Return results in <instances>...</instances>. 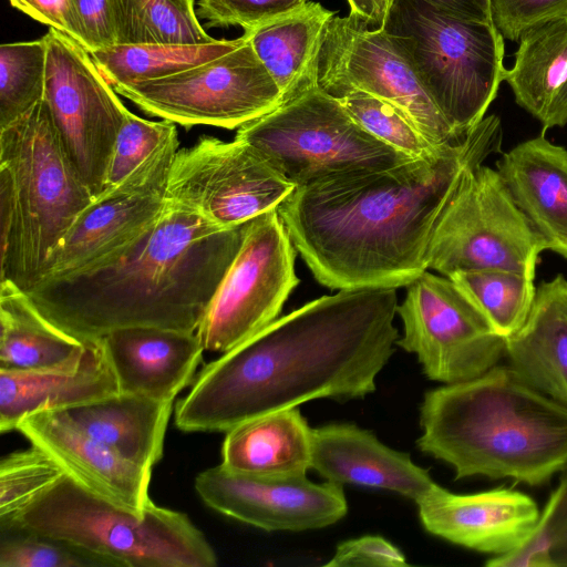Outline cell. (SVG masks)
I'll use <instances>...</instances> for the list:
<instances>
[{
	"label": "cell",
	"instance_id": "obj_44",
	"mask_svg": "<svg viewBox=\"0 0 567 567\" xmlns=\"http://www.w3.org/2000/svg\"><path fill=\"white\" fill-rule=\"evenodd\" d=\"M350 14L362 19L370 28L383 25L391 0H347Z\"/></svg>",
	"mask_w": 567,
	"mask_h": 567
},
{
	"label": "cell",
	"instance_id": "obj_3",
	"mask_svg": "<svg viewBox=\"0 0 567 567\" xmlns=\"http://www.w3.org/2000/svg\"><path fill=\"white\" fill-rule=\"evenodd\" d=\"M245 225L221 229L166 199L155 224L121 258L27 293L44 317L82 341L130 327L196 332Z\"/></svg>",
	"mask_w": 567,
	"mask_h": 567
},
{
	"label": "cell",
	"instance_id": "obj_41",
	"mask_svg": "<svg viewBox=\"0 0 567 567\" xmlns=\"http://www.w3.org/2000/svg\"><path fill=\"white\" fill-rule=\"evenodd\" d=\"M71 37L89 52L117 44L110 0H69Z\"/></svg>",
	"mask_w": 567,
	"mask_h": 567
},
{
	"label": "cell",
	"instance_id": "obj_14",
	"mask_svg": "<svg viewBox=\"0 0 567 567\" xmlns=\"http://www.w3.org/2000/svg\"><path fill=\"white\" fill-rule=\"evenodd\" d=\"M405 287L396 309L404 333L396 344L416 355L429 379L467 381L505 358V339L451 278L425 270Z\"/></svg>",
	"mask_w": 567,
	"mask_h": 567
},
{
	"label": "cell",
	"instance_id": "obj_37",
	"mask_svg": "<svg viewBox=\"0 0 567 567\" xmlns=\"http://www.w3.org/2000/svg\"><path fill=\"white\" fill-rule=\"evenodd\" d=\"M0 567H96V557L64 542L18 527L0 528Z\"/></svg>",
	"mask_w": 567,
	"mask_h": 567
},
{
	"label": "cell",
	"instance_id": "obj_4",
	"mask_svg": "<svg viewBox=\"0 0 567 567\" xmlns=\"http://www.w3.org/2000/svg\"><path fill=\"white\" fill-rule=\"evenodd\" d=\"M419 449L451 465L455 478L546 484L567 467V406L509 364L424 394Z\"/></svg>",
	"mask_w": 567,
	"mask_h": 567
},
{
	"label": "cell",
	"instance_id": "obj_20",
	"mask_svg": "<svg viewBox=\"0 0 567 567\" xmlns=\"http://www.w3.org/2000/svg\"><path fill=\"white\" fill-rule=\"evenodd\" d=\"M102 338L85 340L66 361L32 370L0 369V432L17 429L28 415L68 411L120 394Z\"/></svg>",
	"mask_w": 567,
	"mask_h": 567
},
{
	"label": "cell",
	"instance_id": "obj_28",
	"mask_svg": "<svg viewBox=\"0 0 567 567\" xmlns=\"http://www.w3.org/2000/svg\"><path fill=\"white\" fill-rule=\"evenodd\" d=\"M173 403L144 395H117L68 411L86 434L125 460L152 468L163 457Z\"/></svg>",
	"mask_w": 567,
	"mask_h": 567
},
{
	"label": "cell",
	"instance_id": "obj_32",
	"mask_svg": "<svg viewBox=\"0 0 567 567\" xmlns=\"http://www.w3.org/2000/svg\"><path fill=\"white\" fill-rule=\"evenodd\" d=\"M492 329L506 339L525 322L536 287L532 277L503 269L458 271L451 275Z\"/></svg>",
	"mask_w": 567,
	"mask_h": 567
},
{
	"label": "cell",
	"instance_id": "obj_18",
	"mask_svg": "<svg viewBox=\"0 0 567 567\" xmlns=\"http://www.w3.org/2000/svg\"><path fill=\"white\" fill-rule=\"evenodd\" d=\"M416 504L429 533L492 557L523 544L540 513L533 497L511 487L455 494L436 484Z\"/></svg>",
	"mask_w": 567,
	"mask_h": 567
},
{
	"label": "cell",
	"instance_id": "obj_25",
	"mask_svg": "<svg viewBox=\"0 0 567 567\" xmlns=\"http://www.w3.org/2000/svg\"><path fill=\"white\" fill-rule=\"evenodd\" d=\"M505 81L545 130L567 124V16L526 31Z\"/></svg>",
	"mask_w": 567,
	"mask_h": 567
},
{
	"label": "cell",
	"instance_id": "obj_43",
	"mask_svg": "<svg viewBox=\"0 0 567 567\" xmlns=\"http://www.w3.org/2000/svg\"><path fill=\"white\" fill-rule=\"evenodd\" d=\"M451 16L483 22H492L491 0H423Z\"/></svg>",
	"mask_w": 567,
	"mask_h": 567
},
{
	"label": "cell",
	"instance_id": "obj_7",
	"mask_svg": "<svg viewBox=\"0 0 567 567\" xmlns=\"http://www.w3.org/2000/svg\"><path fill=\"white\" fill-rule=\"evenodd\" d=\"M381 29L460 137L485 117L507 71L504 38L493 23L423 0H391Z\"/></svg>",
	"mask_w": 567,
	"mask_h": 567
},
{
	"label": "cell",
	"instance_id": "obj_35",
	"mask_svg": "<svg viewBox=\"0 0 567 567\" xmlns=\"http://www.w3.org/2000/svg\"><path fill=\"white\" fill-rule=\"evenodd\" d=\"M488 567L567 566V467L539 513L533 530L515 550L493 556Z\"/></svg>",
	"mask_w": 567,
	"mask_h": 567
},
{
	"label": "cell",
	"instance_id": "obj_12",
	"mask_svg": "<svg viewBox=\"0 0 567 567\" xmlns=\"http://www.w3.org/2000/svg\"><path fill=\"white\" fill-rule=\"evenodd\" d=\"M44 100L62 147L93 198L105 187L114 144L128 111L90 52L49 28Z\"/></svg>",
	"mask_w": 567,
	"mask_h": 567
},
{
	"label": "cell",
	"instance_id": "obj_17",
	"mask_svg": "<svg viewBox=\"0 0 567 567\" xmlns=\"http://www.w3.org/2000/svg\"><path fill=\"white\" fill-rule=\"evenodd\" d=\"M195 489L212 509L267 532L327 527L348 511L341 485L306 475H255L219 464L197 474Z\"/></svg>",
	"mask_w": 567,
	"mask_h": 567
},
{
	"label": "cell",
	"instance_id": "obj_9",
	"mask_svg": "<svg viewBox=\"0 0 567 567\" xmlns=\"http://www.w3.org/2000/svg\"><path fill=\"white\" fill-rule=\"evenodd\" d=\"M545 248L515 204L497 169L468 167L435 224L427 270L503 269L535 278Z\"/></svg>",
	"mask_w": 567,
	"mask_h": 567
},
{
	"label": "cell",
	"instance_id": "obj_38",
	"mask_svg": "<svg viewBox=\"0 0 567 567\" xmlns=\"http://www.w3.org/2000/svg\"><path fill=\"white\" fill-rule=\"evenodd\" d=\"M174 127L175 123L168 120L148 121L127 111L114 144L104 189L134 171Z\"/></svg>",
	"mask_w": 567,
	"mask_h": 567
},
{
	"label": "cell",
	"instance_id": "obj_24",
	"mask_svg": "<svg viewBox=\"0 0 567 567\" xmlns=\"http://www.w3.org/2000/svg\"><path fill=\"white\" fill-rule=\"evenodd\" d=\"M505 358L534 388L567 406V279L536 288L523 326L505 339Z\"/></svg>",
	"mask_w": 567,
	"mask_h": 567
},
{
	"label": "cell",
	"instance_id": "obj_36",
	"mask_svg": "<svg viewBox=\"0 0 567 567\" xmlns=\"http://www.w3.org/2000/svg\"><path fill=\"white\" fill-rule=\"evenodd\" d=\"M337 100L368 132L411 157L431 154L442 146L430 143L398 109L377 96L353 91Z\"/></svg>",
	"mask_w": 567,
	"mask_h": 567
},
{
	"label": "cell",
	"instance_id": "obj_33",
	"mask_svg": "<svg viewBox=\"0 0 567 567\" xmlns=\"http://www.w3.org/2000/svg\"><path fill=\"white\" fill-rule=\"evenodd\" d=\"M65 476L59 463L34 445L6 455L0 462V526L12 523Z\"/></svg>",
	"mask_w": 567,
	"mask_h": 567
},
{
	"label": "cell",
	"instance_id": "obj_6",
	"mask_svg": "<svg viewBox=\"0 0 567 567\" xmlns=\"http://www.w3.org/2000/svg\"><path fill=\"white\" fill-rule=\"evenodd\" d=\"M4 527L64 542L105 566L217 565L213 546L186 514L153 502L134 511L86 491L68 475Z\"/></svg>",
	"mask_w": 567,
	"mask_h": 567
},
{
	"label": "cell",
	"instance_id": "obj_22",
	"mask_svg": "<svg viewBox=\"0 0 567 567\" xmlns=\"http://www.w3.org/2000/svg\"><path fill=\"white\" fill-rule=\"evenodd\" d=\"M121 393L173 403L195 379L204 347L196 332L130 327L102 338Z\"/></svg>",
	"mask_w": 567,
	"mask_h": 567
},
{
	"label": "cell",
	"instance_id": "obj_40",
	"mask_svg": "<svg viewBox=\"0 0 567 567\" xmlns=\"http://www.w3.org/2000/svg\"><path fill=\"white\" fill-rule=\"evenodd\" d=\"M491 13L503 38L519 41L526 31L567 16V0H491Z\"/></svg>",
	"mask_w": 567,
	"mask_h": 567
},
{
	"label": "cell",
	"instance_id": "obj_11",
	"mask_svg": "<svg viewBox=\"0 0 567 567\" xmlns=\"http://www.w3.org/2000/svg\"><path fill=\"white\" fill-rule=\"evenodd\" d=\"M236 49L182 72L112 86L152 116L189 127L239 128L282 102L279 87L243 35Z\"/></svg>",
	"mask_w": 567,
	"mask_h": 567
},
{
	"label": "cell",
	"instance_id": "obj_19",
	"mask_svg": "<svg viewBox=\"0 0 567 567\" xmlns=\"http://www.w3.org/2000/svg\"><path fill=\"white\" fill-rule=\"evenodd\" d=\"M31 445L48 453L86 491L134 511L153 501L152 468L136 465L81 430L64 411H43L17 425Z\"/></svg>",
	"mask_w": 567,
	"mask_h": 567
},
{
	"label": "cell",
	"instance_id": "obj_31",
	"mask_svg": "<svg viewBox=\"0 0 567 567\" xmlns=\"http://www.w3.org/2000/svg\"><path fill=\"white\" fill-rule=\"evenodd\" d=\"M117 44H203L215 41L200 24L195 0H110Z\"/></svg>",
	"mask_w": 567,
	"mask_h": 567
},
{
	"label": "cell",
	"instance_id": "obj_16",
	"mask_svg": "<svg viewBox=\"0 0 567 567\" xmlns=\"http://www.w3.org/2000/svg\"><path fill=\"white\" fill-rule=\"evenodd\" d=\"M318 86L339 99L362 91L398 109L433 145L462 140L380 29L334 16L326 27L317 64Z\"/></svg>",
	"mask_w": 567,
	"mask_h": 567
},
{
	"label": "cell",
	"instance_id": "obj_42",
	"mask_svg": "<svg viewBox=\"0 0 567 567\" xmlns=\"http://www.w3.org/2000/svg\"><path fill=\"white\" fill-rule=\"evenodd\" d=\"M404 554L380 536H362L346 540L337 547L327 567L348 566H406Z\"/></svg>",
	"mask_w": 567,
	"mask_h": 567
},
{
	"label": "cell",
	"instance_id": "obj_13",
	"mask_svg": "<svg viewBox=\"0 0 567 567\" xmlns=\"http://www.w3.org/2000/svg\"><path fill=\"white\" fill-rule=\"evenodd\" d=\"M295 258L277 209L245 225L239 250L196 331L204 350L227 352L277 319L299 284Z\"/></svg>",
	"mask_w": 567,
	"mask_h": 567
},
{
	"label": "cell",
	"instance_id": "obj_29",
	"mask_svg": "<svg viewBox=\"0 0 567 567\" xmlns=\"http://www.w3.org/2000/svg\"><path fill=\"white\" fill-rule=\"evenodd\" d=\"M0 369L56 365L84 346L44 317L30 296L9 280H0Z\"/></svg>",
	"mask_w": 567,
	"mask_h": 567
},
{
	"label": "cell",
	"instance_id": "obj_1",
	"mask_svg": "<svg viewBox=\"0 0 567 567\" xmlns=\"http://www.w3.org/2000/svg\"><path fill=\"white\" fill-rule=\"evenodd\" d=\"M502 142L501 120L492 114L431 154L297 186L277 212L321 285L406 286L427 270L435 224L462 175L498 153Z\"/></svg>",
	"mask_w": 567,
	"mask_h": 567
},
{
	"label": "cell",
	"instance_id": "obj_30",
	"mask_svg": "<svg viewBox=\"0 0 567 567\" xmlns=\"http://www.w3.org/2000/svg\"><path fill=\"white\" fill-rule=\"evenodd\" d=\"M235 40L203 44H115L90 52L112 86L162 79L216 59L239 47Z\"/></svg>",
	"mask_w": 567,
	"mask_h": 567
},
{
	"label": "cell",
	"instance_id": "obj_27",
	"mask_svg": "<svg viewBox=\"0 0 567 567\" xmlns=\"http://www.w3.org/2000/svg\"><path fill=\"white\" fill-rule=\"evenodd\" d=\"M336 16L321 3L301 8L244 31L279 87L282 101L317 84V64L324 30Z\"/></svg>",
	"mask_w": 567,
	"mask_h": 567
},
{
	"label": "cell",
	"instance_id": "obj_5",
	"mask_svg": "<svg viewBox=\"0 0 567 567\" xmlns=\"http://www.w3.org/2000/svg\"><path fill=\"white\" fill-rule=\"evenodd\" d=\"M93 196L44 97L0 128V279L29 292Z\"/></svg>",
	"mask_w": 567,
	"mask_h": 567
},
{
	"label": "cell",
	"instance_id": "obj_26",
	"mask_svg": "<svg viewBox=\"0 0 567 567\" xmlns=\"http://www.w3.org/2000/svg\"><path fill=\"white\" fill-rule=\"evenodd\" d=\"M225 433L220 464L231 471L302 476L310 468L312 429L297 406L252 417Z\"/></svg>",
	"mask_w": 567,
	"mask_h": 567
},
{
	"label": "cell",
	"instance_id": "obj_34",
	"mask_svg": "<svg viewBox=\"0 0 567 567\" xmlns=\"http://www.w3.org/2000/svg\"><path fill=\"white\" fill-rule=\"evenodd\" d=\"M47 47L43 39L0 47V128L44 97Z\"/></svg>",
	"mask_w": 567,
	"mask_h": 567
},
{
	"label": "cell",
	"instance_id": "obj_21",
	"mask_svg": "<svg viewBox=\"0 0 567 567\" xmlns=\"http://www.w3.org/2000/svg\"><path fill=\"white\" fill-rule=\"evenodd\" d=\"M310 468L330 483L389 489L415 503L436 485L409 453L386 446L353 424L312 429Z\"/></svg>",
	"mask_w": 567,
	"mask_h": 567
},
{
	"label": "cell",
	"instance_id": "obj_15",
	"mask_svg": "<svg viewBox=\"0 0 567 567\" xmlns=\"http://www.w3.org/2000/svg\"><path fill=\"white\" fill-rule=\"evenodd\" d=\"M295 188L247 143L200 136L190 147L177 151L166 199L231 229L277 209Z\"/></svg>",
	"mask_w": 567,
	"mask_h": 567
},
{
	"label": "cell",
	"instance_id": "obj_39",
	"mask_svg": "<svg viewBox=\"0 0 567 567\" xmlns=\"http://www.w3.org/2000/svg\"><path fill=\"white\" fill-rule=\"evenodd\" d=\"M309 0H197V16L209 27L245 30L292 12Z\"/></svg>",
	"mask_w": 567,
	"mask_h": 567
},
{
	"label": "cell",
	"instance_id": "obj_10",
	"mask_svg": "<svg viewBox=\"0 0 567 567\" xmlns=\"http://www.w3.org/2000/svg\"><path fill=\"white\" fill-rule=\"evenodd\" d=\"M178 145L175 126L134 171L94 197L76 217L34 286L92 272L135 246L165 206Z\"/></svg>",
	"mask_w": 567,
	"mask_h": 567
},
{
	"label": "cell",
	"instance_id": "obj_8",
	"mask_svg": "<svg viewBox=\"0 0 567 567\" xmlns=\"http://www.w3.org/2000/svg\"><path fill=\"white\" fill-rule=\"evenodd\" d=\"M235 138L255 148L296 187L338 174L392 167L414 158L368 132L318 83L244 124Z\"/></svg>",
	"mask_w": 567,
	"mask_h": 567
},
{
	"label": "cell",
	"instance_id": "obj_23",
	"mask_svg": "<svg viewBox=\"0 0 567 567\" xmlns=\"http://www.w3.org/2000/svg\"><path fill=\"white\" fill-rule=\"evenodd\" d=\"M496 169L545 250L567 259V150L542 134L503 154Z\"/></svg>",
	"mask_w": 567,
	"mask_h": 567
},
{
	"label": "cell",
	"instance_id": "obj_2",
	"mask_svg": "<svg viewBox=\"0 0 567 567\" xmlns=\"http://www.w3.org/2000/svg\"><path fill=\"white\" fill-rule=\"evenodd\" d=\"M396 288L340 289L276 319L206 364L175 408L184 432H227L316 399L375 391L394 353Z\"/></svg>",
	"mask_w": 567,
	"mask_h": 567
}]
</instances>
